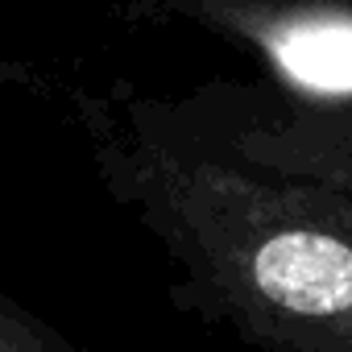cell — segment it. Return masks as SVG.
Instances as JSON below:
<instances>
[{
	"mask_svg": "<svg viewBox=\"0 0 352 352\" xmlns=\"http://www.w3.org/2000/svg\"><path fill=\"white\" fill-rule=\"evenodd\" d=\"M191 9L253 42L302 100L352 104V0H199Z\"/></svg>",
	"mask_w": 352,
	"mask_h": 352,
	"instance_id": "obj_2",
	"label": "cell"
},
{
	"mask_svg": "<svg viewBox=\"0 0 352 352\" xmlns=\"http://www.w3.org/2000/svg\"><path fill=\"white\" fill-rule=\"evenodd\" d=\"M0 352H79V348L0 290Z\"/></svg>",
	"mask_w": 352,
	"mask_h": 352,
	"instance_id": "obj_4",
	"label": "cell"
},
{
	"mask_svg": "<svg viewBox=\"0 0 352 352\" xmlns=\"http://www.w3.org/2000/svg\"><path fill=\"white\" fill-rule=\"evenodd\" d=\"M104 149L112 187L253 340L352 352V195L153 137Z\"/></svg>",
	"mask_w": 352,
	"mask_h": 352,
	"instance_id": "obj_1",
	"label": "cell"
},
{
	"mask_svg": "<svg viewBox=\"0 0 352 352\" xmlns=\"http://www.w3.org/2000/svg\"><path fill=\"white\" fill-rule=\"evenodd\" d=\"M228 153L249 166L352 195V104L302 100L253 112L236 124Z\"/></svg>",
	"mask_w": 352,
	"mask_h": 352,
	"instance_id": "obj_3",
	"label": "cell"
}]
</instances>
